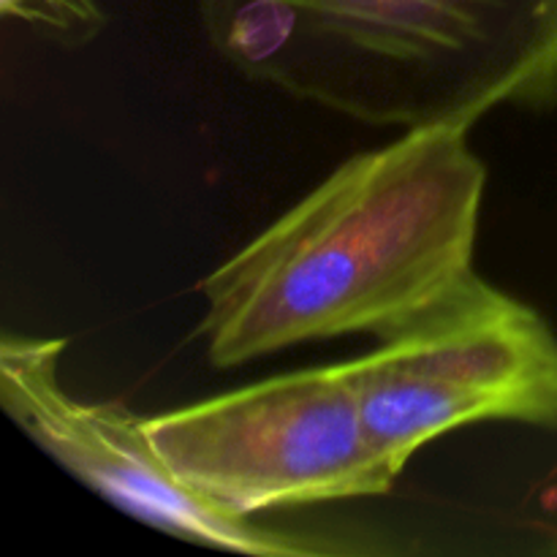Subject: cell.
<instances>
[{
	"instance_id": "5b68a950",
	"label": "cell",
	"mask_w": 557,
	"mask_h": 557,
	"mask_svg": "<svg viewBox=\"0 0 557 557\" xmlns=\"http://www.w3.org/2000/svg\"><path fill=\"white\" fill-rule=\"evenodd\" d=\"M58 337L5 335L0 343V400L5 413L65 471L107 500L185 542L259 557L354 553L299 533L253 525L190 493L161 460L139 419L120 403H82L60 384Z\"/></svg>"
},
{
	"instance_id": "3957f363",
	"label": "cell",
	"mask_w": 557,
	"mask_h": 557,
	"mask_svg": "<svg viewBox=\"0 0 557 557\" xmlns=\"http://www.w3.org/2000/svg\"><path fill=\"white\" fill-rule=\"evenodd\" d=\"M169 471L237 517L375 498L400 473L373 444L346 362L272 375L147 419Z\"/></svg>"
},
{
	"instance_id": "277c9868",
	"label": "cell",
	"mask_w": 557,
	"mask_h": 557,
	"mask_svg": "<svg viewBox=\"0 0 557 557\" xmlns=\"http://www.w3.org/2000/svg\"><path fill=\"white\" fill-rule=\"evenodd\" d=\"M346 368L370 438L397 473L430 441L468 424L557 430L553 326L476 272Z\"/></svg>"
},
{
	"instance_id": "6da1fadb",
	"label": "cell",
	"mask_w": 557,
	"mask_h": 557,
	"mask_svg": "<svg viewBox=\"0 0 557 557\" xmlns=\"http://www.w3.org/2000/svg\"><path fill=\"white\" fill-rule=\"evenodd\" d=\"M487 166L468 128L359 152L201 283L212 368L343 335L386 337L473 275Z\"/></svg>"
},
{
	"instance_id": "8992f818",
	"label": "cell",
	"mask_w": 557,
	"mask_h": 557,
	"mask_svg": "<svg viewBox=\"0 0 557 557\" xmlns=\"http://www.w3.org/2000/svg\"><path fill=\"white\" fill-rule=\"evenodd\" d=\"M5 20L25 22L60 44L87 41L103 25L98 0H0Z\"/></svg>"
},
{
	"instance_id": "7a4b0ae2",
	"label": "cell",
	"mask_w": 557,
	"mask_h": 557,
	"mask_svg": "<svg viewBox=\"0 0 557 557\" xmlns=\"http://www.w3.org/2000/svg\"><path fill=\"white\" fill-rule=\"evenodd\" d=\"M245 76L379 128L557 103V0H199Z\"/></svg>"
}]
</instances>
